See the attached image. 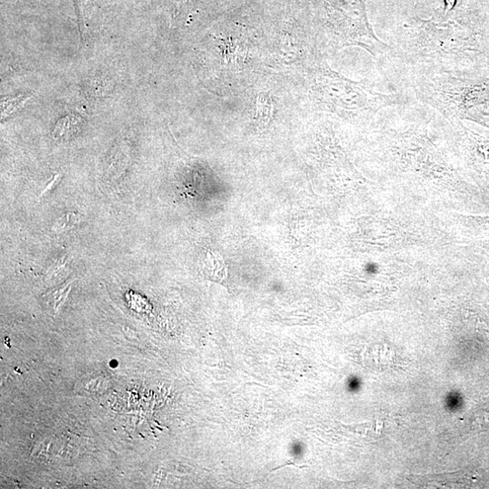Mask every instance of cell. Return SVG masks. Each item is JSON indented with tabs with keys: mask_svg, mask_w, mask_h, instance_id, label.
<instances>
[{
	"mask_svg": "<svg viewBox=\"0 0 489 489\" xmlns=\"http://www.w3.org/2000/svg\"><path fill=\"white\" fill-rule=\"evenodd\" d=\"M430 19L408 20L393 33L389 44L395 58L414 73L464 76L481 58L479 30L457 0H443Z\"/></svg>",
	"mask_w": 489,
	"mask_h": 489,
	"instance_id": "cell-1",
	"label": "cell"
},
{
	"mask_svg": "<svg viewBox=\"0 0 489 489\" xmlns=\"http://www.w3.org/2000/svg\"><path fill=\"white\" fill-rule=\"evenodd\" d=\"M311 76L310 94L315 107L349 123L371 125L382 110L416 99L410 91L381 93L369 83L335 72L325 61L314 65Z\"/></svg>",
	"mask_w": 489,
	"mask_h": 489,
	"instance_id": "cell-2",
	"label": "cell"
},
{
	"mask_svg": "<svg viewBox=\"0 0 489 489\" xmlns=\"http://www.w3.org/2000/svg\"><path fill=\"white\" fill-rule=\"evenodd\" d=\"M322 26L332 51L358 47L376 60L394 59V49L374 33L365 0H323Z\"/></svg>",
	"mask_w": 489,
	"mask_h": 489,
	"instance_id": "cell-3",
	"label": "cell"
},
{
	"mask_svg": "<svg viewBox=\"0 0 489 489\" xmlns=\"http://www.w3.org/2000/svg\"><path fill=\"white\" fill-rule=\"evenodd\" d=\"M73 283V280H69L43 296L44 305L49 314L56 316L60 313L71 292Z\"/></svg>",
	"mask_w": 489,
	"mask_h": 489,
	"instance_id": "cell-4",
	"label": "cell"
},
{
	"mask_svg": "<svg viewBox=\"0 0 489 489\" xmlns=\"http://www.w3.org/2000/svg\"><path fill=\"white\" fill-rule=\"evenodd\" d=\"M202 273L210 279L222 280L226 277V268L221 257L212 252H208L201 262Z\"/></svg>",
	"mask_w": 489,
	"mask_h": 489,
	"instance_id": "cell-5",
	"label": "cell"
},
{
	"mask_svg": "<svg viewBox=\"0 0 489 489\" xmlns=\"http://www.w3.org/2000/svg\"><path fill=\"white\" fill-rule=\"evenodd\" d=\"M274 112V105L270 94H261L257 103V121L260 127H266Z\"/></svg>",
	"mask_w": 489,
	"mask_h": 489,
	"instance_id": "cell-6",
	"label": "cell"
}]
</instances>
